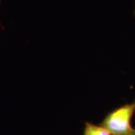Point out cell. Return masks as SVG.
I'll return each mask as SVG.
<instances>
[{"label": "cell", "mask_w": 135, "mask_h": 135, "mask_svg": "<svg viewBox=\"0 0 135 135\" xmlns=\"http://www.w3.org/2000/svg\"><path fill=\"white\" fill-rule=\"evenodd\" d=\"M135 113V100L112 111L104 119L101 124L112 135H130L134 132L131 124Z\"/></svg>", "instance_id": "1"}, {"label": "cell", "mask_w": 135, "mask_h": 135, "mask_svg": "<svg viewBox=\"0 0 135 135\" xmlns=\"http://www.w3.org/2000/svg\"><path fill=\"white\" fill-rule=\"evenodd\" d=\"M83 135H112L104 127L96 126L90 122H86L85 125Z\"/></svg>", "instance_id": "2"}, {"label": "cell", "mask_w": 135, "mask_h": 135, "mask_svg": "<svg viewBox=\"0 0 135 135\" xmlns=\"http://www.w3.org/2000/svg\"><path fill=\"white\" fill-rule=\"evenodd\" d=\"M130 135H135V130L134 131V132H133V133H132V134H131Z\"/></svg>", "instance_id": "3"}, {"label": "cell", "mask_w": 135, "mask_h": 135, "mask_svg": "<svg viewBox=\"0 0 135 135\" xmlns=\"http://www.w3.org/2000/svg\"><path fill=\"white\" fill-rule=\"evenodd\" d=\"M134 15H135V10H134Z\"/></svg>", "instance_id": "4"}, {"label": "cell", "mask_w": 135, "mask_h": 135, "mask_svg": "<svg viewBox=\"0 0 135 135\" xmlns=\"http://www.w3.org/2000/svg\"><path fill=\"white\" fill-rule=\"evenodd\" d=\"M0 1H1V0H0Z\"/></svg>", "instance_id": "5"}]
</instances>
